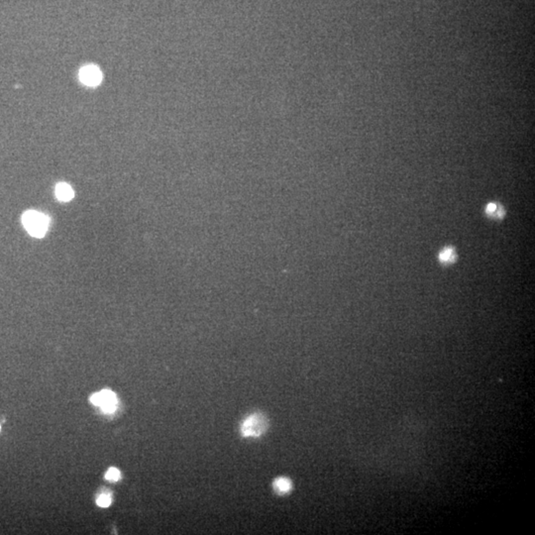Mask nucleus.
I'll list each match as a JSON object with an SVG mask.
<instances>
[{
    "label": "nucleus",
    "instance_id": "1",
    "mask_svg": "<svg viewBox=\"0 0 535 535\" xmlns=\"http://www.w3.org/2000/svg\"><path fill=\"white\" fill-rule=\"evenodd\" d=\"M49 217L43 213L30 210L23 214L22 223L28 233L34 237L42 238L49 227Z\"/></svg>",
    "mask_w": 535,
    "mask_h": 535
},
{
    "label": "nucleus",
    "instance_id": "2",
    "mask_svg": "<svg viewBox=\"0 0 535 535\" xmlns=\"http://www.w3.org/2000/svg\"><path fill=\"white\" fill-rule=\"evenodd\" d=\"M269 421L265 415L255 413L246 418L241 425L240 432L244 437H259L268 429Z\"/></svg>",
    "mask_w": 535,
    "mask_h": 535
},
{
    "label": "nucleus",
    "instance_id": "3",
    "mask_svg": "<svg viewBox=\"0 0 535 535\" xmlns=\"http://www.w3.org/2000/svg\"><path fill=\"white\" fill-rule=\"evenodd\" d=\"M91 400L94 405H99L104 413L107 414L113 413L117 406L116 395L111 391L104 390L100 393L94 394L92 396Z\"/></svg>",
    "mask_w": 535,
    "mask_h": 535
},
{
    "label": "nucleus",
    "instance_id": "4",
    "mask_svg": "<svg viewBox=\"0 0 535 535\" xmlns=\"http://www.w3.org/2000/svg\"><path fill=\"white\" fill-rule=\"evenodd\" d=\"M79 79L86 86L95 87L100 84L102 74L98 68L94 66H87L80 70Z\"/></svg>",
    "mask_w": 535,
    "mask_h": 535
},
{
    "label": "nucleus",
    "instance_id": "5",
    "mask_svg": "<svg viewBox=\"0 0 535 535\" xmlns=\"http://www.w3.org/2000/svg\"><path fill=\"white\" fill-rule=\"evenodd\" d=\"M485 212L488 217L493 218V219H502L506 215L505 209L502 207L501 204L496 203V202L488 203L486 207Z\"/></svg>",
    "mask_w": 535,
    "mask_h": 535
},
{
    "label": "nucleus",
    "instance_id": "6",
    "mask_svg": "<svg viewBox=\"0 0 535 535\" xmlns=\"http://www.w3.org/2000/svg\"><path fill=\"white\" fill-rule=\"evenodd\" d=\"M73 195H74L73 190L68 184L61 183V184L57 185V186H56V196L58 197L59 200L67 202V201H70V199H72Z\"/></svg>",
    "mask_w": 535,
    "mask_h": 535
},
{
    "label": "nucleus",
    "instance_id": "7",
    "mask_svg": "<svg viewBox=\"0 0 535 535\" xmlns=\"http://www.w3.org/2000/svg\"><path fill=\"white\" fill-rule=\"evenodd\" d=\"M439 262L444 265H450L457 260V254L453 247H446L438 255Z\"/></svg>",
    "mask_w": 535,
    "mask_h": 535
},
{
    "label": "nucleus",
    "instance_id": "8",
    "mask_svg": "<svg viewBox=\"0 0 535 535\" xmlns=\"http://www.w3.org/2000/svg\"><path fill=\"white\" fill-rule=\"evenodd\" d=\"M273 487H274L275 490L278 493H279V495H284V493H287L293 488V484H292V481L290 479L281 477V478H278L274 481Z\"/></svg>",
    "mask_w": 535,
    "mask_h": 535
},
{
    "label": "nucleus",
    "instance_id": "9",
    "mask_svg": "<svg viewBox=\"0 0 535 535\" xmlns=\"http://www.w3.org/2000/svg\"><path fill=\"white\" fill-rule=\"evenodd\" d=\"M105 478L109 481H118L120 479V472L116 468H110L106 473Z\"/></svg>",
    "mask_w": 535,
    "mask_h": 535
},
{
    "label": "nucleus",
    "instance_id": "10",
    "mask_svg": "<svg viewBox=\"0 0 535 535\" xmlns=\"http://www.w3.org/2000/svg\"><path fill=\"white\" fill-rule=\"evenodd\" d=\"M96 503H97V505H98L99 507H101V508H108V507L110 506V504H111V499H110V497L107 496V495H101V496L97 499Z\"/></svg>",
    "mask_w": 535,
    "mask_h": 535
}]
</instances>
